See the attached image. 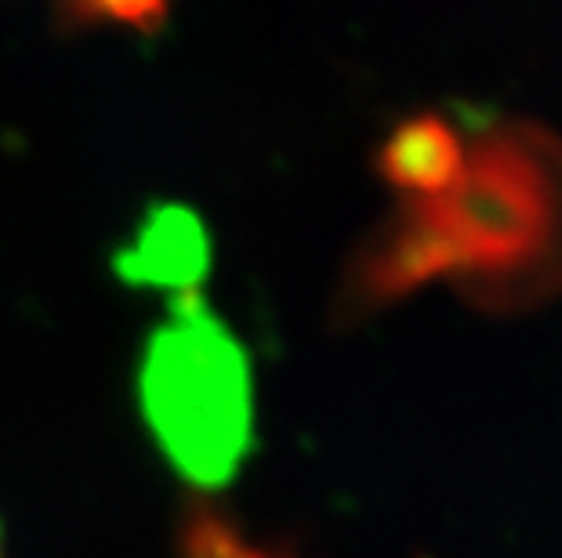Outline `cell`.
Segmentation results:
<instances>
[{
  "label": "cell",
  "instance_id": "1",
  "mask_svg": "<svg viewBox=\"0 0 562 558\" xmlns=\"http://www.w3.org/2000/svg\"><path fill=\"white\" fill-rule=\"evenodd\" d=\"M432 280L472 305L519 312L562 291V141L494 124L464 141L450 193L406 200L367 236L341 283V316H370Z\"/></svg>",
  "mask_w": 562,
  "mask_h": 558
},
{
  "label": "cell",
  "instance_id": "2",
  "mask_svg": "<svg viewBox=\"0 0 562 558\" xmlns=\"http://www.w3.org/2000/svg\"><path fill=\"white\" fill-rule=\"evenodd\" d=\"M138 407L182 479L218 490L255 439L250 360L200 291L175 294L138 363Z\"/></svg>",
  "mask_w": 562,
  "mask_h": 558
},
{
  "label": "cell",
  "instance_id": "3",
  "mask_svg": "<svg viewBox=\"0 0 562 558\" xmlns=\"http://www.w3.org/2000/svg\"><path fill=\"white\" fill-rule=\"evenodd\" d=\"M211 265V240L203 221L182 204H153L135 225L131 240L113 254L116 276L131 287L171 294L200 291Z\"/></svg>",
  "mask_w": 562,
  "mask_h": 558
},
{
  "label": "cell",
  "instance_id": "4",
  "mask_svg": "<svg viewBox=\"0 0 562 558\" xmlns=\"http://www.w3.org/2000/svg\"><path fill=\"white\" fill-rule=\"evenodd\" d=\"M378 174L403 200H432L450 193L464 174V138L442 113H417L378 149Z\"/></svg>",
  "mask_w": 562,
  "mask_h": 558
},
{
  "label": "cell",
  "instance_id": "5",
  "mask_svg": "<svg viewBox=\"0 0 562 558\" xmlns=\"http://www.w3.org/2000/svg\"><path fill=\"white\" fill-rule=\"evenodd\" d=\"M80 22H121V26H157L167 11V0H66Z\"/></svg>",
  "mask_w": 562,
  "mask_h": 558
}]
</instances>
